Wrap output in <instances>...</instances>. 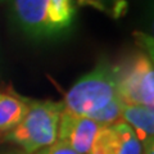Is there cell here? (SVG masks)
<instances>
[{
	"mask_svg": "<svg viewBox=\"0 0 154 154\" xmlns=\"http://www.w3.org/2000/svg\"><path fill=\"white\" fill-rule=\"evenodd\" d=\"M13 26L32 41H57L73 30L75 0H8Z\"/></svg>",
	"mask_w": 154,
	"mask_h": 154,
	"instance_id": "1",
	"label": "cell"
},
{
	"mask_svg": "<svg viewBox=\"0 0 154 154\" xmlns=\"http://www.w3.org/2000/svg\"><path fill=\"white\" fill-rule=\"evenodd\" d=\"M119 99L117 93L116 64L100 60L81 76L64 94L63 109L95 121L99 113Z\"/></svg>",
	"mask_w": 154,
	"mask_h": 154,
	"instance_id": "2",
	"label": "cell"
},
{
	"mask_svg": "<svg viewBox=\"0 0 154 154\" xmlns=\"http://www.w3.org/2000/svg\"><path fill=\"white\" fill-rule=\"evenodd\" d=\"M27 105L23 119L3 140L27 154H36L57 141L63 103L27 98Z\"/></svg>",
	"mask_w": 154,
	"mask_h": 154,
	"instance_id": "3",
	"label": "cell"
},
{
	"mask_svg": "<svg viewBox=\"0 0 154 154\" xmlns=\"http://www.w3.org/2000/svg\"><path fill=\"white\" fill-rule=\"evenodd\" d=\"M117 93L126 105L154 107L153 55L137 51L116 64Z\"/></svg>",
	"mask_w": 154,
	"mask_h": 154,
	"instance_id": "4",
	"label": "cell"
},
{
	"mask_svg": "<svg viewBox=\"0 0 154 154\" xmlns=\"http://www.w3.org/2000/svg\"><path fill=\"white\" fill-rule=\"evenodd\" d=\"M143 145L131 127L122 121L99 128L89 154H141Z\"/></svg>",
	"mask_w": 154,
	"mask_h": 154,
	"instance_id": "5",
	"label": "cell"
},
{
	"mask_svg": "<svg viewBox=\"0 0 154 154\" xmlns=\"http://www.w3.org/2000/svg\"><path fill=\"white\" fill-rule=\"evenodd\" d=\"M102 125L88 117L63 109L59 119L57 140L67 144L79 154H89L94 139Z\"/></svg>",
	"mask_w": 154,
	"mask_h": 154,
	"instance_id": "6",
	"label": "cell"
},
{
	"mask_svg": "<svg viewBox=\"0 0 154 154\" xmlns=\"http://www.w3.org/2000/svg\"><path fill=\"white\" fill-rule=\"evenodd\" d=\"M121 121L128 125L141 145L154 141V109L145 105H126L122 109Z\"/></svg>",
	"mask_w": 154,
	"mask_h": 154,
	"instance_id": "7",
	"label": "cell"
},
{
	"mask_svg": "<svg viewBox=\"0 0 154 154\" xmlns=\"http://www.w3.org/2000/svg\"><path fill=\"white\" fill-rule=\"evenodd\" d=\"M27 98L16 93L0 91V139L16 128L27 112Z\"/></svg>",
	"mask_w": 154,
	"mask_h": 154,
	"instance_id": "8",
	"label": "cell"
},
{
	"mask_svg": "<svg viewBox=\"0 0 154 154\" xmlns=\"http://www.w3.org/2000/svg\"><path fill=\"white\" fill-rule=\"evenodd\" d=\"M76 5L91 7L113 18H118L126 12L127 0H75Z\"/></svg>",
	"mask_w": 154,
	"mask_h": 154,
	"instance_id": "9",
	"label": "cell"
},
{
	"mask_svg": "<svg viewBox=\"0 0 154 154\" xmlns=\"http://www.w3.org/2000/svg\"><path fill=\"white\" fill-rule=\"evenodd\" d=\"M36 154H79V153L75 152L71 146H68L67 144L57 140L55 143H53L51 145L42 149V150H40Z\"/></svg>",
	"mask_w": 154,
	"mask_h": 154,
	"instance_id": "10",
	"label": "cell"
},
{
	"mask_svg": "<svg viewBox=\"0 0 154 154\" xmlns=\"http://www.w3.org/2000/svg\"><path fill=\"white\" fill-rule=\"evenodd\" d=\"M0 154H27L25 153L23 150H21V149H18V148H7V149H2L0 150Z\"/></svg>",
	"mask_w": 154,
	"mask_h": 154,
	"instance_id": "11",
	"label": "cell"
},
{
	"mask_svg": "<svg viewBox=\"0 0 154 154\" xmlns=\"http://www.w3.org/2000/svg\"><path fill=\"white\" fill-rule=\"evenodd\" d=\"M141 154H154V141H150L143 145V153Z\"/></svg>",
	"mask_w": 154,
	"mask_h": 154,
	"instance_id": "12",
	"label": "cell"
},
{
	"mask_svg": "<svg viewBox=\"0 0 154 154\" xmlns=\"http://www.w3.org/2000/svg\"><path fill=\"white\" fill-rule=\"evenodd\" d=\"M0 3H8V0H0Z\"/></svg>",
	"mask_w": 154,
	"mask_h": 154,
	"instance_id": "13",
	"label": "cell"
}]
</instances>
